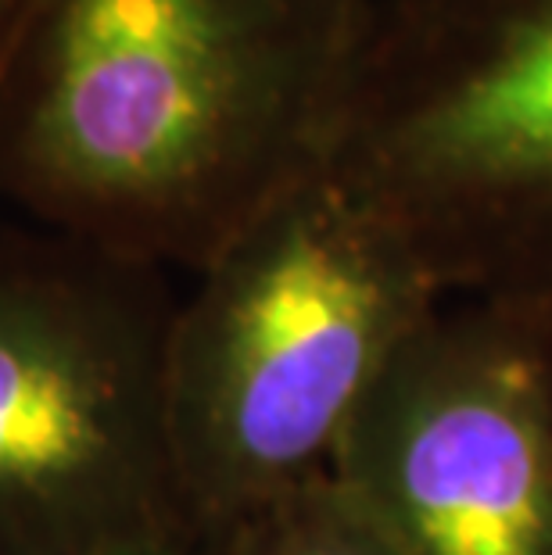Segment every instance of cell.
<instances>
[{
	"instance_id": "5b68a950",
	"label": "cell",
	"mask_w": 552,
	"mask_h": 555,
	"mask_svg": "<svg viewBox=\"0 0 552 555\" xmlns=\"http://www.w3.org/2000/svg\"><path fill=\"white\" fill-rule=\"evenodd\" d=\"M331 480L409 555H552V315L438 309L373 384Z\"/></svg>"
},
{
	"instance_id": "6da1fadb",
	"label": "cell",
	"mask_w": 552,
	"mask_h": 555,
	"mask_svg": "<svg viewBox=\"0 0 552 555\" xmlns=\"http://www.w3.org/2000/svg\"><path fill=\"white\" fill-rule=\"evenodd\" d=\"M370 0H29L0 65V197L197 273L323 162Z\"/></svg>"
},
{
	"instance_id": "7a4b0ae2",
	"label": "cell",
	"mask_w": 552,
	"mask_h": 555,
	"mask_svg": "<svg viewBox=\"0 0 552 555\" xmlns=\"http://www.w3.org/2000/svg\"><path fill=\"white\" fill-rule=\"evenodd\" d=\"M194 276L166 337V423L187 516L213 545L331 474L362 401L445 291L323 162Z\"/></svg>"
},
{
	"instance_id": "8992f818",
	"label": "cell",
	"mask_w": 552,
	"mask_h": 555,
	"mask_svg": "<svg viewBox=\"0 0 552 555\" xmlns=\"http://www.w3.org/2000/svg\"><path fill=\"white\" fill-rule=\"evenodd\" d=\"M208 555H409L331 474L219 534Z\"/></svg>"
},
{
	"instance_id": "277c9868",
	"label": "cell",
	"mask_w": 552,
	"mask_h": 555,
	"mask_svg": "<svg viewBox=\"0 0 552 555\" xmlns=\"http://www.w3.org/2000/svg\"><path fill=\"white\" fill-rule=\"evenodd\" d=\"M172 309L158 266L0 222V555L202 541L166 423Z\"/></svg>"
},
{
	"instance_id": "3957f363",
	"label": "cell",
	"mask_w": 552,
	"mask_h": 555,
	"mask_svg": "<svg viewBox=\"0 0 552 555\" xmlns=\"http://www.w3.org/2000/svg\"><path fill=\"white\" fill-rule=\"evenodd\" d=\"M323 165L445 294L552 315V0H370Z\"/></svg>"
},
{
	"instance_id": "52a82bcc",
	"label": "cell",
	"mask_w": 552,
	"mask_h": 555,
	"mask_svg": "<svg viewBox=\"0 0 552 555\" xmlns=\"http://www.w3.org/2000/svg\"><path fill=\"white\" fill-rule=\"evenodd\" d=\"M98 555H208V545L202 541H151V545H129Z\"/></svg>"
},
{
	"instance_id": "ba28073f",
	"label": "cell",
	"mask_w": 552,
	"mask_h": 555,
	"mask_svg": "<svg viewBox=\"0 0 552 555\" xmlns=\"http://www.w3.org/2000/svg\"><path fill=\"white\" fill-rule=\"evenodd\" d=\"M26 8H29V0H0V65H4V54L11 40H15V29L22 15H26Z\"/></svg>"
}]
</instances>
